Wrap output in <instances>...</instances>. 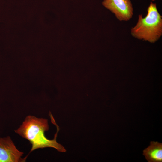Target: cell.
I'll use <instances>...</instances> for the list:
<instances>
[{
  "label": "cell",
  "instance_id": "cell-1",
  "mask_svg": "<svg viewBox=\"0 0 162 162\" xmlns=\"http://www.w3.org/2000/svg\"><path fill=\"white\" fill-rule=\"evenodd\" d=\"M52 123L57 127V131L52 140L47 139L45 136L46 131L49 129L48 120L38 118L33 116H27L22 124L17 130L16 133L28 140L32 145L30 152L39 148L52 147L58 151L65 152L66 150L56 141L58 133L59 130L53 117L51 118Z\"/></svg>",
  "mask_w": 162,
  "mask_h": 162
},
{
  "label": "cell",
  "instance_id": "cell-2",
  "mask_svg": "<svg viewBox=\"0 0 162 162\" xmlns=\"http://www.w3.org/2000/svg\"><path fill=\"white\" fill-rule=\"evenodd\" d=\"M145 17L138 16V22L131 29L134 37L140 40L154 43L162 35V16L158 12L156 4L151 2Z\"/></svg>",
  "mask_w": 162,
  "mask_h": 162
},
{
  "label": "cell",
  "instance_id": "cell-3",
  "mask_svg": "<svg viewBox=\"0 0 162 162\" xmlns=\"http://www.w3.org/2000/svg\"><path fill=\"white\" fill-rule=\"evenodd\" d=\"M102 4L120 21H128L133 16V8L130 0H104Z\"/></svg>",
  "mask_w": 162,
  "mask_h": 162
},
{
  "label": "cell",
  "instance_id": "cell-4",
  "mask_svg": "<svg viewBox=\"0 0 162 162\" xmlns=\"http://www.w3.org/2000/svg\"><path fill=\"white\" fill-rule=\"evenodd\" d=\"M23 153L18 150L10 137L0 138V162H23L26 158H22Z\"/></svg>",
  "mask_w": 162,
  "mask_h": 162
},
{
  "label": "cell",
  "instance_id": "cell-5",
  "mask_svg": "<svg viewBox=\"0 0 162 162\" xmlns=\"http://www.w3.org/2000/svg\"><path fill=\"white\" fill-rule=\"evenodd\" d=\"M143 155L148 162H162V143L151 141L150 145L143 150Z\"/></svg>",
  "mask_w": 162,
  "mask_h": 162
},
{
  "label": "cell",
  "instance_id": "cell-6",
  "mask_svg": "<svg viewBox=\"0 0 162 162\" xmlns=\"http://www.w3.org/2000/svg\"><path fill=\"white\" fill-rule=\"evenodd\" d=\"M154 0H152V1H154Z\"/></svg>",
  "mask_w": 162,
  "mask_h": 162
}]
</instances>
